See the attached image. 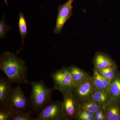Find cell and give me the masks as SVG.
<instances>
[{
  "label": "cell",
  "instance_id": "22",
  "mask_svg": "<svg viewBox=\"0 0 120 120\" xmlns=\"http://www.w3.org/2000/svg\"><path fill=\"white\" fill-rule=\"evenodd\" d=\"M11 29L10 26L7 25L4 20V16L3 15L2 20L0 22V38H4L7 32Z\"/></svg>",
  "mask_w": 120,
  "mask_h": 120
},
{
  "label": "cell",
  "instance_id": "14",
  "mask_svg": "<svg viewBox=\"0 0 120 120\" xmlns=\"http://www.w3.org/2000/svg\"><path fill=\"white\" fill-rule=\"evenodd\" d=\"M107 120H120V102L112 100L104 106Z\"/></svg>",
  "mask_w": 120,
  "mask_h": 120
},
{
  "label": "cell",
  "instance_id": "5",
  "mask_svg": "<svg viewBox=\"0 0 120 120\" xmlns=\"http://www.w3.org/2000/svg\"><path fill=\"white\" fill-rule=\"evenodd\" d=\"M62 95V106L65 120H75L79 110L80 101L75 94L73 90Z\"/></svg>",
  "mask_w": 120,
  "mask_h": 120
},
{
  "label": "cell",
  "instance_id": "8",
  "mask_svg": "<svg viewBox=\"0 0 120 120\" xmlns=\"http://www.w3.org/2000/svg\"><path fill=\"white\" fill-rule=\"evenodd\" d=\"M96 90L91 79L84 80L76 86L73 91L80 101L90 99Z\"/></svg>",
  "mask_w": 120,
  "mask_h": 120
},
{
  "label": "cell",
  "instance_id": "16",
  "mask_svg": "<svg viewBox=\"0 0 120 120\" xmlns=\"http://www.w3.org/2000/svg\"><path fill=\"white\" fill-rule=\"evenodd\" d=\"M104 107V106L100 105L91 99H88L80 101L79 109L86 110L94 113Z\"/></svg>",
  "mask_w": 120,
  "mask_h": 120
},
{
  "label": "cell",
  "instance_id": "10",
  "mask_svg": "<svg viewBox=\"0 0 120 120\" xmlns=\"http://www.w3.org/2000/svg\"><path fill=\"white\" fill-rule=\"evenodd\" d=\"M8 80L0 77V105H5L7 101L13 91V88Z\"/></svg>",
  "mask_w": 120,
  "mask_h": 120
},
{
  "label": "cell",
  "instance_id": "4",
  "mask_svg": "<svg viewBox=\"0 0 120 120\" xmlns=\"http://www.w3.org/2000/svg\"><path fill=\"white\" fill-rule=\"evenodd\" d=\"M5 105L14 112L27 111L29 109V99L26 97L20 86H18L13 89Z\"/></svg>",
  "mask_w": 120,
  "mask_h": 120
},
{
  "label": "cell",
  "instance_id": "19",
  "mask_svg": "<svg viewBox=\"0 0 120 120\" xmlns=\"http://www.w3.org/2000/svg\"><path fill=\"white\" fill-rule=\"evenodd\" d=\"M14 112L7 106H0V120H12Z\"/></svg>",
  "mask_w": 120,
  "mask_h": 120
},
{
  "label": "cell",
  "instance_id": "21",
  "mask_svg": "<svg viewBox=\"0 0 120 120\" xmlns=\"http://www.w3.org/2000/svg\"><path fill=\"white\" fill-rule=\"evenodd\" d=\"M75 120H95L94 113L86 110L79 109Z\"/></svg>",
  "mask_w": 120,
  "mask_h": 120
},
{
  "label": "cell",
  "instance_id": "13",
  "mask_svg": "<svg viewBox=\"0 0 120 120\" xmlns=\"http://www.w3.org/2000/svg\"><path fill=\"white\" fill-rule=\"evenodd\" d=\"M108 92L113 100L120 102V72L119 71L110 82Z\"/></svg>",
  "mask_w": 120,
  "mask_h": 120
},
{
  "label": "cell",
  "instance_id": "7",
  "mask_svg": "<svg viewBox=\"0 0 120 120\" xmlns=\"http://www.w3.org/2000/svg\"><path fill=\"white\" fill-rule=\"evenodd\" d=\"M74 1L68 0L64 4L58 6L56 26L53 30L54 34H60L66 22L71 19L73 8L72 4Z\"/></svg>",
  "mask_w": 120,
  "mask_h": 120
},
{
  "label": "cell",
  "instance_id": "23",
  "mask_svg": "<svg viewBox=\"0 0 120 120\" xmlns=\"http://www.w3.org/2000/svg\"><path fill=\"white\" fill-rule=\"evenodd\" d=\"M94 116L95 120H107L104 107L94 113Z\"/></svg>",
  "mask_w": 120,
  "mask_h": 120
},
{
  "label": "cell",
  "instance_id": "3",
  "mask_svg": "<svg viewBox=\"0 0 120 120\" xmlns=\"http://www.w3.org/2000/svg\"><path fill=\"white\" fill-rule=\"evenodd\" d=\"M53 82L54 90H58L62 94L74 90L76 85L74 83L68 68L64 67L50 75Z\"/></svg>",
  "mask_w": 120,
  "mask_h": 120
},
{
  "label": "cell",
  "instance_id": "18",
  "mask_svg": "<svg viewBox=\"0 0 120 120\" xmlns=\"http://www.w3.org/2000/svg\"><path fill=\"white\" fill-rule=\"evenodd\" d=\"M117 68V66L116 65L113 67H109L101 70H97L99 74L103 77L111 81L116 75L118 72Z\"/></svg>",
  "mask_w": 120,
  "mask_h": 120
},
{
  "label": "cell",
  "instance_id": "11",
  "mask_svg": "<svg viewBox=\"0 0 120 120\" xmlns=\"http://www.w3.org/2000/svg\"><path fill=\"white\" fill-rule=\"evenodd\" d=\"M72 79L76 86L84 80L90 79L91 76L89 73L74 65L68 68Z\"/></svg>",
  "mask_w": 120,
  "mask_h": 120
},
{
  "label": "cell",
  "instance_id": "17",
  "mask_svg": "<svg viewBox=\"0 0 120 120\" xmlns=\"http://www.w3.org/2000/svg\"><path fill=\"white\" fill-rule=\"evenodd\" d=\"M27 24L26 22L25 19L24 15L23 13L22 12L19 13V30L20 34L22 38V46L19 50L17 52L18 53L20 50L22 49L24 43V39L26 35H27L28 34V31L27 30Z\"/></svg>",
  "mask_w": 120,
  "mask_h": 120
},
{
  "label": "cell",
  "instance_id": "15",
  "mask_svg": "<svg viewBox=\"0 0 120 120\" xmlns=\"http://www.w3.org/2000/svg\"><path fill=\"white\" fill-rule=\"evenodd\" d=\"M90 99L104 106L112 101L108 91L103 90H95Z\"/></svg>",
  "mask_w": 120,
  "mask_h": 120
},
{
  "label": "cell",
  "instance_id": "6",
  "mask_svg": "<svg viewBox=\"0 0 120 120\" xmlns=\"http://www.w3.org/2000/svg\"><path fill=\"white\" fill-rule=\"evenodd\" d=\"M34 120H65L62 102H51L40 111Z\"/></svg>",
  "mask_w": 120,
  "mask_h": 120
},
{
  "label": "cell",
  "instance_id": "12",
  "mask_svg": "<svg viewBox=\"0 0 120 120\" xmlns=\"http://www.w3.org/2000/svg\"><path fill=\"white\" fill-rule=\"evenodd\" d=\"M93 75L91 76V80L95 89L108 91L111 81L103 77L95 68L93 69Z\"/></svg>",
  "mask_w": 120,
  "mask_h": 120
},
{
  "label": "cell",
  "instance_id": "20",
  "mask_svg": "<svg viewBox=\"0 0 120 120\" xmlns=\"http://www.w3.org/2000/svg\"><path fill=\"white\" fill-rule=\"evenodd\" d=\"M31 113L29 110L15 112L12 120H34L35 118L32 116Z\"/></svg>",
  "mask_w": 120,
  "mask_h": 120
},
{
  "label": "cell",
  "instance_id": "2",
  "mask_svg": "<svg viewBox=\"0 0 120 120\" xmlns=\"http://www.w3.org/2000/svg\"><path fill=\"white\" fill-rule=\"evenodd\" d=\"M28 83L32 87L29 99V110L31 112H34L39 113L45 106L52 101L53 90L46 86L42 80L38 82H28Z\"/></svg>",
  "mask_w": 120,
  "mask_h": 120
},
{
  "label": "cell",
  "instance_id": "9",
  "mask_svg": "<svg viewBox=\"0 0 120 120\" xmlns=\"http://www.w3.org/2000/svg\"><path fill=\"white\" fill-rule=\"evenodd\" d=\"M92 62L94 68L98 70L116 65L115 62L109 55L101 52H98L95 53Z\"/></svg>",
  "mask_w": 120,
  "mask_h": 120
},
{
  "label": "cell",
  "instance_id": "1",
  "mask_svg": "<svg viewBox=\"0 0 120 120\" xmlns=\"http://www.w3.org/2000/svg\"><path fill=\"white\" fill-rule=\"evenodd\" d=\"M0 69L11 83H28L27 67L25 62L15 54L7 52L1 55Z\"/></svg>",
  "mask_w": 120,
  "mask_h": 120
}]
</instances>
